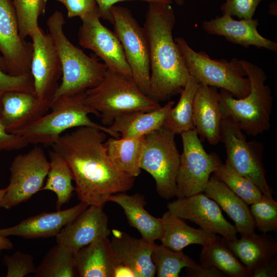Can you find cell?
<instances>
[{
    "mask_svg": "<svg viewBox=\"0 0 277 277\" xmlns=\"http://www.w3.org/2000/svg\"><path fill=\"white\" fill-rule=\"evenodd\" d=\"M107 133L80 127L63 134L51 146L69 167L80 201L103 208L112 194L125 192L135 178L118 170L110 160L104 143Z\"/></svg>",
    "mask_w": 277,
    "mask_h": 277,
    "instance_id": "1",
    "label": "cell"
},
{
    "mask_svg": "<svg viewBox=\"0 0 277 277\" xmlns=\"http://www.w3.org/2000/svg\"><path fill=\"white\" fill-rule=\"evenodd\" d=\"M171 4L149 3L143 27L150 59L147 95L159 103L181 94L191 76L173 38L176 17Z\"/></svg>",
    "mask_w": 277,
    "mask_h": 277,
    "instance_id": "2",
    "label": "cell"
},
{
    "mask_svg": "<svg viewBox=\"0 0 277 277\" xmlns=\"http://www.w3.org/2000/svg\"><path fill=\"white\" fill-rule=\"evenodd\" d=\"M250 84L246 96L237 98L226 90L220 91V109L226 118L248 135L256 136L270 127L273 98L269 87L265 84L267 76L263 70L248 61L241 60Z\"/></svg>",
    "mask_w": 277,
    "mask_h": 277,
    "instance_id": "3",
    "label": "cell"
},
{
    "mask_svg": "<svg viewBox=\"0 0 277 277\" xmlns=\"http://www.w3.org/2000/svg\"><path fill=\"white\" fill-rule=\"evenodd\" d=\"M85 92L73 95H62L52 99L50 109L41 118L18 131L28 143L34 145L52 146L65 131L80 127L98 129L112 137L120 135L108 127L92 121L89 114L99 117L98 113L85 103Z\"/></svg>",
    "mask_w": 277,
    "mask_h": 277,
    "instance_id": "4",
    "label": "cell"
},
{
    "mask_svg": "<svg viewBox=\"0 0 277 277\" xmlns=\"http://www.w3.org/2000/svg\"><path fill=\"white\" fill-rule=\"evenodd\" d=\"M63 13L55 11L48 18L49 33L54 42L62 67V79L53 98L84 92L102 81L107 66L84 53L67 37Z\"/></svg>",
    "mask_w": 277,
    "mask_h": 277,
    "instance_id": "5",
    "label": "cell"
},
{
    "mask_svg": "<svg viewBox=\"0 0 277 277\" xmlns=\"http://www.w3.org/2000/svg\"><path fill=\"white\" fill-rule=\"evenodd\" d=\"M86 104L108 127L118 115L133 111H151L161 107L140 89L132 76L107 68L97 86L85 91Z\"/></svg>",
    "mask_w": 277,
    "mask_h": 277,
    "instance_id": "6",
    "label": "cell"
},
{
    "mask_svg": "<svg viewBox=\"0 0 277 277\" xmlns=\"http://www.w3.org/2000/svg\"><path fill=\"white\" fill-rule=\"evenodd\" d=\"M174 41L181 51L191 76L200 83L227 90L237 98H243L249 93L250 81L241 60L232 58L212 59L205 52L192 49L183 37Z\"/></svg>",
    "mask_w": 277,
    "mask_h": 277,
    "instance_id": "7",
    "label": "cell"
},
{
    "mask_svg": "<svg viewBox=\"0 0 277 277\" xmlns=\"http://www.w3.org/2000/svg\"><path fill=\"white\" fill-rule=\"evenodd\" d=\"M175 134L163 126L145 136L141 168L154 179L159 196L165 200L176 196L180 154Z\"/></svg>",
    "mask_w": 277,
    "mask_h": 277,
    "instance_id": "8",
    "label": "cell"
},
{
    "mask_svg": "<svg viewBox=\"0 0 277 277\" xmlns=\"http://www.w3.org/2000/svg\"><path fill=\"white\" fill-rule=\"evenodd\" d=\"M220 141L225 146L226 162L236 172L252 181L263 195L272 197L273 191L266 179L263 163V144L259 141H247L243 131L230 121L223 118Z\"/></svg>",
    "mask_w": 277,
    "mask_h": 277,
    "instance_id": "9",
    "label": "cell"
},
{
    "mask_svg": "<svg viewBox=\"0 0 277 277\" xmlns=\"http://www.w3.org/2000/svg\"><path fill=\"white\" fill-rule=\"evenodd\" d=\"M114 32L122 45L132 77L144 93L148 95L150 83V59L147 39L143 29L125 7L111 8Z\"/></svg>",
    "mask_w": 277,
    "mask_h": 277,
    "instance_id": "10",
    "label": "cell"
},
{
    "mask_svg": "<svg viewBox=\"0 0 277 277\" xmlns=\"http://www.w3.org/2000/svg\"><path fill=\"white\" fill-rule=\"evenodd\" d=\"M181 135L183 152L176 178L177 198L204 192L210 174L222 163L216 153L205 151L194 130Z\"/></svg>",
    "mask_w": 277,
    "mask_h": 277,
    "instance_id": "11",
    "label": "cell"
},
{
    "mask_svg": "<svg viewBox=\"0 0 277 277\" xmlns=\"http://www.w3.org/2000/svg\"><path fill=\"white\" fill-rule=\"evenodd\" d=\"M49 169V161L41 146L16 155L10 167L9 184L1 207L11 209L40 191Z\"/></svg>",
    "mask_w": 277,
    "mask_h": 277,
    "instance_id": "12",
    "label": "cell"
},
{
    "mask_svg": "<svg viewBox=\"0 0 277 277\" xmlns=\"http://www.w3.org/2000/svg\"><path fill=\"white\" fill-rule=\"evenodd\" d=\"M33 45L30 72L34 93L42 102H51L62 76L60 56L51 35L40 27L30 35Z\"/></svg>",
    "mask_w": 277,
    "mask_h": 277,
    "instance_id": "13",
    "label": "cell"
},
{
    "mask_svg": "<svg viewBox=\"0 0 277 277\" xmlns=\"http://www.w3.org/2000/svg\"><path fill=\"white\" fill-rule=\"evenodd\" d=\"M0 51L7 74L14 76L31 74L32 43L19 35L11 0H0Z\"/></svg>",
    "mask_w": 277,
    "mask_h": 277,
    "instance_id": "14",
    "label": "cell"
},
{
    "mask_svg": "<svg viewBox=\"0 0 277 277\" xmlns=\"http://www.w3.org/2000/svg\"><path fill=\"white\" fill-rule=\"evenodd\" d=\"M100 18L98 11L82 20L77 34L80 45L92 51L108 69L132 77L120 40Z\"/></svg>",
    "mask_w": 277,
    "mask_h": 277,
    "instance_id": "15",
    "label": "cell"
},
{
    "mask_svg": "<svg viewBox=\"0 0 277 277\" xmlns=\"http://www.w3.org/2000/svg\"><path fill=\"white\" fill-rule=\"evenodd\" d=\"M167 207L173 215L189 220L208 232L220 234L227 240L237 239L235 227L225 219L219 206L204 192L178 197L168 203Z\"/></svg>",
    "mask_w": 277,
    "mask_h": 277,
    "instance_id": "16",
    "label": "cell"
},
{
    "mask_svg": "<svg viewBox=\"0 0 277 277\" xmlns=\"http://www.w3.org/2000/svg\"><path fill=\"white\" fill-rule=\"evenodd\" d=\"M110 233L108 217L103 208L90 205L65 225L55 237L57 244L75 252Z\"/></svg>",
    "mask_w": 277,
    "mask_h": 277,
    "instance_id": "17",
    "label": "cell"
},
{
    "mask_svg": "<svg viewBox=\"0 0 277 277\" xmlns=\"http://www.w3.org/2000/svg\"><path fill=\"white\" fill-rule=\"evenodd\" d=\"M0 118L6 130L15 134L46 114L51 102H42L34 93L9 91L2 94Z\"/></svg>",
    "mask_w": 277,
    "mask_h": 277,
    "instance_id": "18",
    "label": "cell"
},
{
    "mask_svg": "<svg viewBox=\"0 0 277 277\" xmlns=\"http://www.w3.org/2000/svg\"><path fill=\"white\" fill-rule=\"evenodd\" d=\"M259 25L258 18L237 21L225 14L203 21L202 27L208 34L224 36L227 41L245 48L254 46L276 52L277 43L262 36L257 30Z\"/></svg>",
    "mask_w": 277,
    "mask_h": 277,
    "instance_id": "19",
    "label": "cell"
},
{
    "mask_svg": "<svg viewBox=\"0 0 277 277\" xmlns=\"http://www.w3.org/2000/svg\"><path fill=\"white\" fill-rule=\"evenodd\" d=\"M88 206L87 203L80 201L68 209L42 212L24 219L15 226L0 229V235L18 236L28 239L56 236L65 225Z\"/></svg>",
    "mask_w": 277,
    "mask_h": 277,
    "instance_id": "20",
    "label": "cell"
},
{
    "mask_svg": "<svg viewBox=\"0 0 277 277\" xmlns=\"http://www.w3.org/2000/svg\"><path fill=\"white\" fill-rule=\"evenodd\" d=\"M110 241L119 262L131 269L136 277H153L156 274L151 255L155 243L137 239L118 230H112Z\"/></svg>",
    "mask_w": 277,
    "mask_h": 277,
    "instance_id": "21",
    "label": "cell"
},
{
    "mask_svg": "<svg viewBox=\"0 0 277 277\" xmlns=\"http://www.w3.org/2000/svg\"><path fill=\"white\" fill-rule=\"evenodd\" d=\"M220 100V93L216 88L199 83L193 102L194 130L211 145L220 142L223 117Z\"/></svg>",
    "mask_w": 277,
    "mask_h": 277,
    "instance_id": "22",
    "label": "cell"
},
{
    "mask_svg": "<svg viewBox=\"0 0 277 277\" xmlns=\"http://www.w3.org/2000/svg\"><path fill=\"white\" fill-rule=\"evenodd\" d=\"M204 193L234 222L241 236L255 233L254 221L248 204L214 175L210 177Z\"/></svg>",
    "mask_w": 277,
    "mask_h": 277,
    "instance_id": "23",
    "label": "cell"
},
{
    "mask_svg": "<svg viewBox=\"0 0 277 277\" xmlns=\"http://www.w3.org/2000/svg\"><path fill=\"white\" fill-rule=\"evenodd\" d=\"M77 276L114 277L120 263L108 236L99 238L74 252Z\"/></svg>",
    "mask_w": 277,
    "mask_h": 277,
    "instance_id": "24",
    "label": "cell"
},
{
    "mask_svg": "<svg viewBox=\"0 0 277 277\" xmlns=\"http://www.w3.org/2000/svg\"><path fill=\"white\" fill-rule=\"evenodd\" d=\"M108 202H114L123 208L128 223L140 232L142 238L151 243L160 240L163 231L161 218L152 216L145 209L147 202L144 195L117 193L111 195Z\"/></svg>",
    "mask_w": 277,
    "mask_h": 277,
    "instance_id": "25",
    "label": "cell"
},
{
    "mask_svg": "<svg viewBox=\"0 0 277 277\" xmlns=\"http://www.w3.org/2000/svg\"><path fill=\"white\" fill-rule=\"evenodd\" d=\"M224 240L228 247L251 274L275 257L277 252V242L267 233L241 236L240 239L233 240Z\"/></svg>",
    "mask_w": 277,
    "mask_h": 277,
    "instance_id": "26",
    "label": "cell"
},
{
    "mask_svg": "<svg viewBox=\"0 0 277 277\" xmlns=\"http://www.w3.org/2000/svg\"><path fill=\"white\" fill-rule=\"evenodd\" d=\"M174 102L168 101L164 106L151 111H133L117 116L108 128L124 138L145 136L163 126L165 118Z\"/></svg>",
    "mask_w": 277,
    "mask_h": 277,
    "instance_id": "27",
    "label": "cell"
},
{
    "mask_svg": "<svg viewBox=\"0 0 277 277\" xmlns=\"http://www.w3.org/2000/svg\"><path fill=\"white\" fill-rule=\"evenodd\" d=\"M161 220L163 231L160 240L162 244L174 251H182L191 244L204 246L216 236L202 228L188 226L183 219L168 211L164 213Z\"/></svg>",
    "mask_w": 277,
    "mask_h": 277,
    "instance_id": "28",
    "label": "cell"
},
{
    "mask_svg": "<svg viewBox=\"0 0 277 277\" xmlns=\"http://www.w3.org/2000/svg\"><path fill=\"white\" fill-rule=\"evenodd\" d=\"M200 262L202 266L215 268L225 276H251V272L226 245L223 237L216 235L203 246Z\"/></svg>",
    "mask_w": 277,
    "mask_h": 277,
    "instance_id": "29",
    "label": "cell"
},
{
    "mask_svg": "<svg viewBox=\"0 0 277 277\" xmlns=\"http://www.w3.org/2000/svg\"><path fill=\"white\" fill-rule=\"evenodd\" d=\"M144 138L145 136L130 138L112 137L106 140L107 155L118 170L134 177L141 174Z\"/></svg>",
    "mask_w": 277,
    "mask_h": 277,
    "instance_id": "30",
    "label": "cell"
},
{
    "mask_svg": "<svg viewBox=\"0 0 277 277\" xmlns=\"http://www.w3.org/2000/svg\"><path fill=\"white\" fill-rule=\"evenodd\" d=\"M50 169L47 180L40 189L50 190L56 195V210L69 202L75 187L72 185L73 176L71 170L64 157L53 150L49 151Z\"/></svg>",
    "mask_w": 277,
    "mask_h": 277,
    "instance_id": "31",
    "label": "cell"
},
{
    "mask_svg": "<svg viewBox=\"0 0 277 277\" xmlns=\"http://www.w3.org/2000/svg\"><path fill=\"white\" fill-rule=\"evenodd\" d=\"M199 84L194 77L190 76L178 103L171 108L165 118L163 126L175 135L194 130L193 102Z\"/></svg>",
    "mask_w": 277,
    "mask_h": 277,
    "instance_id": "32",
    "label": "cell"
},
{
    "mask_svg": "<svg viewBox=\"0 0 277 277\" xmlns=\"http://www.w3.org/2000/svg\"><path fill=\"white\" fill-rule=\"evenodd\" d=\"M33 273L35 277L77 276L74 252L56 244L47 252Z\"/></svg>",
    "mask_w": 277,
    "mask_h": 277,
    "instance_id": "33",
    "label": "cell"
},
{
    "mask_svg": "<svg viewBox=\"0 0 277 277\" xmlns=\"http://www.w3.org/2000/svg\"><path fill=\"white\" fill-rule=\"evenodd\" d=\"M158 277H178L183 268L196 263L182 251H174L163 244H155L151 255Z\"/></svg>",
    "mask_w": 277,
    "mask_h": 277,
    "instance_id": "34",
    "label": "cell"
},
{
    "mask_svg": "<svg viewBox=\"0 0 277 277\" xmlns=\"http://www.w3.org/2000/svg\"><path fill=\"white\" fill-rule=\"evenodd\" d=\"M213 173L248 205L259 201L263 195L260 189L252 181L236 172L226 162L222 163Z\"/></svg>",
    "mask_w": 277,
    "mask_h": 277,
    "instance_id": "35",
    "label": "cell"
},
{
    "mask_svg": "<svg viewBox=\"0 0 277 277\" xmlns=\"http://www.w3.org/2000/svg\"><path fill=\"white\" fill-rule=\"evenodd\" d=\"M47 0H13L19 35L25 39L39 27V17L45 11Z\"/></svg>",
    "mask_w": 277,
    "mask_h": 277,
    "instance_id": "36",
    "label": "cell"
},
{
    "mask_svg": "<svg viewBox=\"0 0 277 277\" xmlns=\"http://www.w3.org/2000/svg\"><path fill=\"white\" fill-rule=\"evenodd\" d=\"M250 210L258 230L264 233L277 232V202L272 197L263 194L251 204Z\"/></svg>",
    "mask_w": 277,
    "mask_h": 277,
    "instance_id": "37",
    "label": "cell"
},
{
    "mask_svg": "<svg viewBox=\"0 0 277 277\" xmlns=\"http://www.w3.org/2000/svg\"><path fill=\"white\" fill-rule=\"evenodd\" d=\"M3 263L7 267V277H24L33 273L36 268L33 256L19 251L5 255Z\"/></svg>",
    "mask_w": 277,
    "mask_h": 277,
    "instance_id": "38",
    "label": "cell"
},
{
    "mask_svg": "<svg viewBox=\"0 0 277 277\" xmlns=\"http://www.w3.org/2000/svg\"><path fill=\"white\" fill-rule=\"evenodd\" d=\"M267 0H225L220 6L223 14L241 19L252 18L260 3Z\"/></svg>",
    "mask_w": 277,
    "mask_h": 277,
    "instance_id": "39",
    "label": "cell"
},
{
    "mask_svg": "<svg viewBox=\"0 0 277 277\" xmlns=\"http://www.w3.org/2000/svg\"><path fill=\"white\" fill-rule=\"evenodd\" d=\"M9 91L34 93L31 74L17 76H11L4 72L0 67V91L4 92Z\"/></svg>",
    "mask_w": 277,
    "mask_h": 277,
    "instance_id": "40",
    "label": "cell"
},
{
    "mask_svg": "<svg viewBox=\"0 0 277 277\" xmlns=\"http://www.w3.org/2000/svg\"><path fill=\"white\" fill-rule=\"evenodd\" d=\"M62 3L67 11L69 18L79 17L81 20L99 11L95 0H56Z\"/></svg>",
    "mask_w": 277,
    "mask_h": 277,
    "instance_id": "41",
    "label": "cell"
},
{
    "mask_svg": "<svg viewBox=\"0 0 277 277\" xmlns=\"http://www.w3.org/2000/svg\"><path fill=\"white\" fill-rule=\"evenodd\" d=\"M29 145L22 136L8 132L0 118V153L23 149Z\"/></svg>",
    "mask_w": 277,
    "mask_h": 277,
    "instance_id": "42",
    "label": "cell"
},
{
    "mask_svg": "<svg viewBox=\"0 0 277 277\" xmlns=\"http://www.w3.org/2000/svg\"><path fill=\"white\" fill-rule=\"evenodd\" d=\"M97 5L100 18L113 23L111 8L116 3L129 1H141L148 3L161 2L172 4L171 0H95Z\"/></svg>",
    "mask_w": 277,
    "mask_h": 277,
    "instance_id": "43",
    "label": "cell"
},
{
    "mask_svg": "<svg viewBox=\"0 0 277 277\" xmlns=\"http://www.w3.org/2000/svg\"><path fill=\"white\" fill-rule=\"evenodd\" d=\"M187 276L191 277H224L225 275L217 269L207 268L196 264L191 268H187Z\"/></svg>",
    "mask_w": 277,
    "mask_h": 277,
    "instance_id": "44",
    "label": "cell"
},
{
    "mask_svg": "<svg viewBox=\"0 0 277 277\" xmlns=\"http://www.w3.org/2000/svg\"><path fill=\"white\" fill-rule=\"evenodd\" d=\"M277 274V259L274 257L252 273L251 277H275Z\"/></svg>",
    "mask_w": 277,
    "mask_h": 277,
    "instance_id": "45",
    "label": "cell"
},
{
    "mask_svg": "<svg viewBox=\"0 0 277 277\" xmlns=\"http://www.w3.org/2000/svg\"><path fill=\"white\" fill-rule=\"evenodd\" d=\"M136 277L132 270L125 265L120 263L115 268L114 277Z\"/></svg>",
    "mask_w": 277,
    "mask_h": 277,
    "instance_id": "46",
    "label": "cell"
},
{
    "mask_svg": "<svg viewBox=\"0 0 277 277\" xmlns=\"http://www.w3.org/2000/svg\"><path fill=\"white\" fill-rule=\"evenodd\" d=\"M13 248V244L11 241L2 235H0V251L4 250H10Z\"/></svg>",
    "mask_w": 277,
    "mask_h": 277,
    "instance_id": "47",
    "label": "cell"
},
{
    "mask_svg": "<svg viewBox=\"0 0 277 277\" xmlns=\"http://www.w3.org/2000/svg\"><path fill=\"white\" fill-rule=\"evenodd\" d=\"M269 13L272 15H277V5L276 2H273L269 5Z\"/></svg>",
    "mask_w": 277,
    "mask_h": 277,
    "instance_id": "48",
    "label": "cell"
},
{
    "mask_svg": "<svg viewBox=\"0 0 277 277\" xmlns=\"http://www.w3.org/2000/svg\"><path fill=\"white\" fill-rule=\"evenodd\" d=\"M7 191V187L5 188L0 189V208H1V204L4 195Z\"/></svg>",
    "mask_w": 277,
    "mask_h": 277,
    "instance_id": "49",
    "label": "cell"
},
{
    "mask_svg": "<svg viewBox=\"0 0 277 277\" xmlns=\"http://www.w3.org/2000/svg\"><path fill=\"white\" fill-rule=\"evenodd\" d=\"M0 67L4 72H6V66H5V61L2 55H0Z\"/></svg>",
    "mask_w": 277,
    "mask_h": 277,
    "instance_id": "50",
    "label": "cell"
},
{
    "mask_svg": "<svg viewBox=\"0 0 277 277\" xmlns=\"http://www.w3.org/2000/svg\"><path fill=\"white\" fill-rule=\"evenodd\" d=\"M179 6H183L185 3V0H171Z\"/></svg>",
    "mask_w": 277,
    "mask_h": 277,
    "instance_id": "51",
    "label": "cell"
},
{
    "mask_svg": "<svg viewBox=\"0 0 277 277\" xmlns=\"http://www.w3.org/2000/svg\"><path fill=\"white\" fill-rule=\"evenodd\" d=\"M3 92H1L0 91V113H1V110H2V101H1V97H2V94Z\"/></svg>",
    "mask_w": 277,
    "mask_h": 277,
    "instance_id": "52",
    "label": "cell"
}]
</instances>
